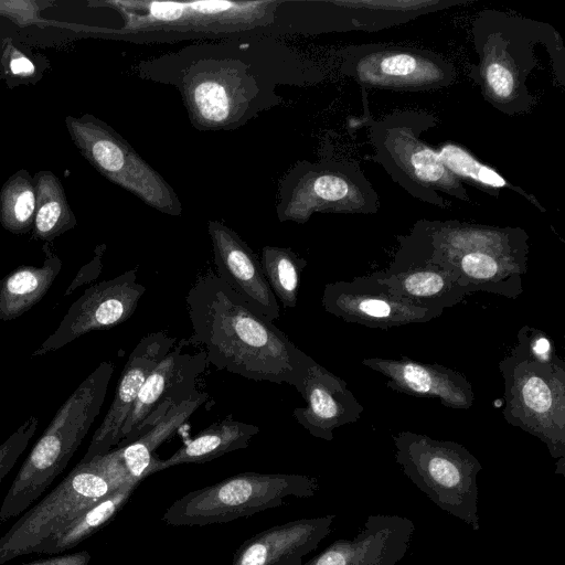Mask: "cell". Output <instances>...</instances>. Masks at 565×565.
Listing matches in <instances>:
<instances>
[{
    "mask_svg": "<svg viewBox=\"0 0 565 565\" xmlns=\"http://www.w3.org/2000/svg\"><path fill=\"white\" fill-rule=\"evenodd\" d=\"M185 302L193 331L188 341L205 352L209 364L300 392L312 358L216 274L198 277Z\"/></svg>",
    "mask_w": 565,
    "mask_h": 565,
    "instance_id": "cell-1",
    "label": "cell"
},
{
    "mask_svg": "<svg viewBox=\"0 0 565 565\" xmlns=\"http://www.w3.org/2000/svg\"><path fill=\"white\" fill-rule=\"evenodd\" d=\"M430 262L448 269L470 294L482 291L516 299L527 270L529 234L460 221L419 220L412 230Z\"/></svg>",
    "mask_w": 565,
    "mask_h": 565,
    "instance_id": "cell-2",
    "label": "cell"
},
{
    "mask_svg": "<svg viewBox=\"0 0 565 565\" xmlns=\"http://www.w3.org/2000/svg\"><path fill=\"white\" fill-rule=\"evenodd\" d=\"M499 370L505 422L539 438L552 458L565 459V363L548 337L522 327Z\"/></svg>",
    "mask_w": 565,
    "mask_h": 565,
    "instance_id": "cell-3",
    "label": "cell"
},
{
    "mask_svg": "<svg viewBox=\"0 0 565 565\" xmlns=\"http://www.w3.org/2000/svg\"><path fill=\"white\" fill-rule=\"evenodd\" d=\"M114 364L102 362L62 404L23 461L0 508V524L24 512L61 475L100 412Z\"/></svg>",
    "mask_w": 565,
    "mask_h": 565,
    "instance_id": "cell-4",
    "label": "cell"
},
{
    "mask_svg": "<svg viewBox=\"0 0 565 565\" xmlns=\"http://www.w3.org/2000/svg\"><path fill=\"white\" fill-rule=\"evenodd\" d=\"M281 1H149L117 0L100 4L122 17L115 33L140 42L218 38L266 26Z\"/></svg>",
    "mask_w": 565,
    "mask_h": 565,
    "instance_id": "cell-5",
    "label": "cell"
},
{
    "mask_svg": "<svg viewBox=\"0 0 565 565\" xmlns=\"http://www.w3.org/2000/svg\"><path fill=\"white\" fill-rule=\"evenodd\" d=\"M498 11L481 12L473 24L478 63L471 76L487 102L514 116L533 106L526 79L537 65L533 44L547 43L550 25Z\"/></svg>",
    "mask_w": 565,
    "mask_h": 565,
    "instance_id": "cell-6",
    "label": "cell"
},
{
    "mask_svg": "<svg viewBox=\"0 0 565 565\" xmlns=\"http://www.w3.org/2000/svg\"><path fill=\"white\" fill-rule=\"evenodd\" d=\"M436 125L431 114L411 110L370 120L373 160L411 195L425 203L448 207L450 202L441 194L470 203L462 182L444 167L437 151L419 138Z\"/></svg>",
    "mask_w": 565,
    "mask_h": 565,
    "instance_id": "cell-7",
    "label": "cell"
},
{
    "mask_svg": "<svg viewBox=\"0 0 565 565\" xmlns=\"http://www.w3.org/2000/svg\"><path fill=\"white\" fill-rule=\"evenodd\" d=\"M131 479L116 451L78 462L0 537V565L25 554ZM139 482V481H137Z\"/></svg>",
    "mask_w": 565,
    "mask_h": 565,
    "instance_id": "cell-8",
    "label": "cell"
},
{
    "mask_svg": "<svg viewBox=\"0 0 565 565\" xmlns=\"http://www.w3.org/2000/svg\"><path fill=\"white\" fill-rule=\"evenodd\" d=\"M404 475L439 509L480 530L477 478L480 461L465 446L402 430L393 436Z\"/></svg>",
    "mask_w": 565,
    "mask_h": 565,
    "instance_id": "cell-9",
    "label": "cell"
},
{
    "mask_svg": "<svg viewBox=\"0 0 565 565\" xmlns=\"http://www.w3.org/2000/svg\"><path fill=\"white\" fill-rule=\"evenodd\" d=\"M318 479L295 473L242 472L191 491L174 501L162 521L172 526L226 523L285 504L288 498H309Z\"/></svg>",
    "mask_w": 565,
    "mask_h": 565,
    "instance_id": "cell-10",
    "label": "cell"
},
{
    "mask_svg": "<svg viewBox=\"0 0 565 565\" xmlns=\"http://www.w3.org/2000/svg\"><path fill=\"white\" fill-rule=\"evenodd\" d=\"M171 82L200 130L232 129L262 110V88L241 60L201 57L183 64Z\"/></svg>",
    "mask_w": 565,
    "mask_h": 565,
    "instance_id": "cell-11",
    "label": "cell"
},
{
    "mask_svg": "<svg viewBox=\"0 0 565 565\" xmlns=\"http://www.w3.org/2000/svg\"><path fill=\"white\" fill-rule=\"evenodd\" d=\"M379 210V196L351 162L300 161L285 175L277 200L280 222L306 223L313 213H363Z\"/></svg>",
    "mask_w": 565,
    "mask_h": 565,
    "instance_id": "cell-12",
    "label": "cell"
},
{
    "mask_svg": "<svg viewBox=\"0 0 565 565\" xmlns=\"http://www.w3.org/2000/svg\"><path fill=\"white\" fill-rule=\"evenodd\" d=\"M65 125L81 154L102 175L161 213L182 214L172 186L110 126L90 114L67 116Z\"/></svg>",
    "mask_w": 565,
    "mask_h": 565,
    "instance_id": "cell-13",
    "label": "cell"
},
{
    "mask_svg": "<svg viewBox=\"0 0 565 565\" xmlns=\"http://www.w3.org/2000/svg\"><path fill=\"white\" fill-rule=\"evenodd\" d=\"M344 73L363 86L428 90L454 83L452 64L434 52L387 45H363L347 53Z\"/></svg>",
    "mask_w": 565,
    "mask_h": 565,
    "instance_id": "cell-14",
    "label": "cell"
},
{
    "mask_svg": "<svg viewBox=\"0 0 565 565\" xmlns=\"http://www.w3.org/2000/svg\"><path fill=\"white\" fill-rule=\"evenodd\" d=\"M188 339L179 340L146 379L121 428L118 447L140 437L173 406L199 390L196 380L207 366L203 350L191 352Z\"/></svg>",
    "mask_w": 565,
    "mask_h": 565,
    "instance_id": "cell-15",
    "label": "cell"
},
{
    "mask_svg": "<svg viewBox=\"0 0 565 565\" xmlns=\"http://www.w3.org/2000/svg\"><path fill=\"white\" fill-rule=\"evenodd\" d=\"M145 291L146 287L137 280L136 269L89 286L32 356L56 351L88 332L108 330L125 322L137 309Z\"/></svg>",
    "mask_w": 565,
    "mask_h": 565,
    "instance_id": "cell-16",
    "label": "cell"
},
{
    "mask_svg": "<svg viewBox=\"0 0 565 565\" xmlns=\"http://www.w3.org/2000/svg\"><path fill=\"white\" fill-rule=\"evenodd\" d=\"M321 301L327 312L347 322L383 330L429 322L444 312L392 295L372 274L327 284Z\"/></svg>",
    "mask_w": 565,
    "mask_h": 565,
    "instance_id": "cell-17",
    "label": "cell"
},
{
    "mask_svg": "<svg viewBox=\"0 0 565 565\" xmlns=\"http://www.w3.org/2000/svg\"><path fill=\"white\" fill-rule=\"evenodd\" d=\"M397 239L399 246L388 267L372 274L388 292L441 311L455 307L470 295L451 271L429 260L413 231Z\"/></svg>",
    "mask_w": 565,
    "mask_h": 565,
    "instance_id": "cell-18",
    "label": "cell"
},
{
    "mask_svg": "<svg viewBox=\"0 0 565 565\" xmlns=\"http://www.w3.org/2000/svg\"><path fill=\"white\" fill-rule=\"evenodd\" d=\"M175 342L174 337L161 330L147 334L137 343L121 372L113 403L81 462L104 456L118 446L121 428L146 379Z\"/></svg>",
    "mask_w": 565,
    "mask_h": 565,
    "instance_id": "cell-19",
    "label": "cell"
},
{
    "mask_svg": "<svg viewBox=\"0 0 565 565\" xmlns=\"http://www.w3.org/2000/svg\"><path fill=\"white\" fill-rule=\"evenodd\" d=\"M415 524L399 515H369L352 540L340 539L301 565H397L407 554Z\"/></svg>",
    "mask_w": 565,
    "mask_h": 565,
    "instance_id": "cell-20",
    "label": "cell"
},
{
    "mask_svg": "<svg viewBox=\"0 0 565 565\" xmlns=\"http://www.w3.org/2000/svg\"><path fill=\"white\" fill-rule=\"evenodd\" d=\"M362 364L387 381L392 391L435 398L451 409H469L475 402L471 383L460 372L437 363H423L408 356L364 358Z\"/></svg>",
    "mask_w": 565,
    "mask_h": 565,
    "instance_id": "cell-21",
    "label": "cell"
},
{
    "mask_svg": "<svg viewBox=\"0 0 565 565\" xmlns=\"http://www.w3.org/2000/svg\"><path fill=\"white\" fill-rule=\"evenodd\" d=\"M217 276L256 311L275 321L279 305L264 275L260 260L239 235L220 221L207 222Z\"/></svg>",
    "mask_w": 565,
    "mask_h": 565,
    "instance_id": "cell-22",
    "label": "cell"
},
{
    "mask_svg": "<svg viewBox=\"0 0 565 565\" xmlns=\"http://www.w3.org/2000/svg\"><path fill=\"white\" fill-rule=\"evenodd\" d=\"M306 406L294 409L296 420L313 437L331 441L333 431L358 422L364 407L345 381L313 359L299 392Z\"/></svg>",
    "mask_w": 565,
    "mask_h": 565,
    "instance_id": "cell-23",
    "label": "cell"
},
{
    "mask_svg": "<svg viewBox=\"0 0 565 565\" xmlns=\"http://www.w3.org/2000/svg\"><path fill=\"white\" fill-rule=\"evenodd\" d=\"M334 514L298 519L247 539L233 555L232 565H301L331 532Z\"/></svg>",
    "mask_w": 565,
    "mask_h": 565,
    "instance_id": "cell-24",
    "label": "cell"
},
{
    "mask_svg": "<svg viewBox=\"0 0 565 565\" xmlns=\"http://www.w3.org/2000/svg\"><path fill=\"white\" fill-rule=\"evenodd\" d=\"M259 430L256 425L227 416L200 431L169 458H158L151 468V475L182 463L207 462L227 452L244 449Z\"/></svg>",
    "mask_w": 565,
    "mask_h": 565,
    "instance_id": "cell-25",
    "label": "cell"
},
{
    "mask_svg": "<svg viewBox=\"0 0 565 565\" xmlns=\"http://www.w3.org/2000/svg\"><path fill=\"white\" fill-rule=\"evenodd\" d=\"M207 398V393L198 391L190 399L171 407L136 440L114 449L131 479L140 482L151 475V468L158 459L156 449L170 438Z\"/></svg>",
    "mask_w": 565,
    "mask_h": 565,
    "instance_id": "cell-26",
    "label": "cell"
},
{
    "mask_svg": "<svg viewBox=\"0 0 565 565\" xmlns=\"http://www.w3.org/2000/svg\"><path fill=\"white\" fill-rule=\"evenodd\" d=\"M42 266H20L0 280V320H13L36 305L62 269L60 257L45 245Z\"/></svg>",
    "mask_w": 565,
    "mask_h": 565,
    "instance_id": "cell-27",
    "label": "cell"
},
{
    "mask_svg": "<svg viewBox=\"0 0 565 565\" xmlns=\"http://www.w3.org/2000/svg\"><path fill=\"white\" fill-rule=\"evenodd\" d=\"M140 482L129 481L39 543L32 553L56 554L73 548L105 526L126 504Z\"/></svg>",
    "mask_w": 565,
    "mask_h": 565,
    "instance_id": "cell-28",
    "label": "cell"
},
{
    "mask_svg": "<svg viewBox=\"0 0 565 565\" xmlns=\"http://www.w3.org/2000/svg\"><path fill=\"white\" fill-rule=\"evenodd\" d=\"M36 205L33 236L46 243L72 230L75 215L68 204L63 184L51 171H39L34 177Z\"/></svg>",
    "mask_w": 565,
    "mask_h": 565,
    "instance_id": "cell-29",
    "label": "cell"
},
{
    "mask_svg": "<svg viewBox=\"0 0 565 565\" xmlns=\"http://www.w3.org/2000/svg\"><path fill=\"white\" fill-rule=\"evenodd\" d=\"M436 151L444 167L461 182L468 181L490 194H498L500 190L504 189L514 191L541 211L546 212L533 195L527 194L520 186L511 184L494 168L479 161L463 147L446 142Z\"/></svg>",
    "mask_w": 565,
    "mask_h": 565,
    "instance_id": "cell-30",
    "label": "cell"
},
{
    "mask_svg": "<svg viewBox=\"0 0 565 565\" xmlns=\"http://www.w3.org/2000/svg\"><path fill=\"white\" fill-rule=\"evenodd\" d=\"M35 185L25 169L12 174L0 190V223L13 234L32 231L35 216Z\"/></svg>",
    "mask_w": 565,
    "mask_h": 565,
    "instance_id": "cell-31",
    "label": "cell"
},
{
    "mask_svg": "<svg viewBox=\"0 0 565 565\" xmlns=\"http://www.w3.org/2000/svg\"><path fill=\"white\" fill-rule=\"evenodd\" d=\"M260 264L277 300L286 308L296 307L300 275L307 260L289 247L264 246Z\"/></svg>",
    "mask_w": 565,
    "mask_h": 565,
    "instance_id": "cell-32",
    "label": "cell"
},
{
    "mask_svg": "<svg viewBox=\"0 0 565 565\" xmlns=\"http://www.w3.org/2000/svg\"><path fill=\"white\" fill-rule=\"evenodd\" d=\"M39 425L36 416H30L0 445V483L26 449Z\"/></svg>",
    "mask_w": 565,
    "mask_h": 565,
    "instance_id": "cell-33",
    "label": "cell"
},
{
    "mask_svg": "<svg viewBox=\"0 0 565 565\" xmlns=\"http://www.w3.org/2000/svg\"><path fill=\"white\" fill-rule=\"evenodd\" d=\"M105 249V244L96 246L93 259L78 270L76 277L65 291V296L74 291L81 285L90 282L92 280L96 279L99 276L102 271V258Z\"/></svg>",
    "mask_w": 565,
    "mask_h": 565,
    "instance_id": "cell-34",
    "label": "cell"
},
{
    "mask_svg": "<svg viewBox=\"0 0 565 565\" xmlns=\"http://www.w3.org/2000/svg\"><path fill=\"white\" fill-rule=\"evenodd\" d=\"M40 2L34 1H0V13L18 21L34 20L40 11Z\"/></svg>",
    "mask_w": 565,
    "mask_h": 565,
    "instance_id": "cell-35",
    "label": "cell"
},
{
    "mask_svg": "<svg viewBox=\"0 0 565 565\" xmlns=\"http://www.w3.org/2000/svg\"><path fill=\"white\" fill-rule=\"evenodd\" d=\"M7 57L8 61L6 62L4 67L10 76L29 78L34 75L35 66L23 53L10 47Z\"/></svg>",
    "mask_w": 565,
    "mask_h": 565,
    "instance_id": "cell-36",
    "label": "cell"
},
{
    "mask_svg": "<svg viewBox=\"0 0 565 565\" xmlns=\"http://www.w3.org/2000/svg\"><path fill=\"white\" fill-rule=\"evenodd\" d=\"M90 557L87 551H81L72 554L41 558L22 565H88Z\"/></svg>",
    "mask_w": 565,
    "mask_h": 565,
    "instance_id": "cell-37",
    "label": "cell"
}]
</instances>
